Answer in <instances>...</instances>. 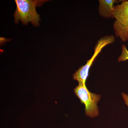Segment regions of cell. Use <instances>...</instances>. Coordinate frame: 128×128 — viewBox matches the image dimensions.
<instances>
[{"mask_svg":"<svg viewBox=\"0 0 128 128\" xmlns=\"http://www.w3.org/2000/svg\"><path fill=\"white\" fill-rule=\"evenodd\" d=\"M46 1L16 0V8L14 14L15 23L20 20L24 25L32 22L35 26H39L40 16L36 11V6H41Z\"/></svg>","mask_w":128,"mask_h":128,"instance_id":"1","label":"cell"},{"mask_svg":"<svg viewBox=\"0 0 128 128\" xmlns=\"http://www.w3.org/2000/svg\"><path fill=\"white\" fill-rule=\"evenodd\" d=\"M74 92L81 103L84 105L85 114L87 116L92 118L99 115L98 104L100 100V95L91 92L83 84H78Z\"/></svg>","mask_w":128,"mask_h":128,"instance_id":"2","label":"cell"},{"mask_svg":"<svg viewBox=\"0 0 128 128\" xmlns=\"http://www.w3.org/2000/svg\"><path fill=\"white\" fill-rule=\"evenodd\" d=\"M113 24L114 34L121 41H128V1H123L114 6Z\"/></svg>","mask_w":128,"mask_h":128,"instance_id":"3","label":"cell"},{"mask_svg":"<svg viewBox=\"0 0 128 128\" xmlns=\"http://www.w3.org/2000/svg\"><path fill=\"white\" fill-rule=\"evenodd\" d=\"M115 41V38L113 35H108L102 37L96 44L93 55L87 60L86 64L80 67L73 75V79L77 81L79 84L86 85V81L89 76L90 68L98 55L105 46L111 44Z\"/></svg>","mask_w":128,"mask_h":128,"instance_id":"4","label":"cell"},{"mask_svg":"<svg viewBox=\"0 0 128 128\" xmlns=\"http://www.w3.org/2000/svg\"><path fill=\"white\" fill-rule=\"evenodd\" d=\"M119 1L116 0H99L98 14L105 18H114V4Z\"/></svg>","mask_w":128,"mask_h":128,"instance_id":"5","label":"cell"},{"mask_svg":"<svg viewBox=\"0 0 128 128\" xmlns=\"http://www.w3.org/2000/svg\"><path fill=\"white\" fill-rule=\"evenodd\" d=\"M128 60V50L126 45H122L121 47V54L118 57V62H124Z\"/></svg>","mask_w":128,"mask_h":128,"instance_id":"6","label":"cell"},{"mask_svg":"<svg viewBox=\"0 0 128 128\" xmlns=\"http://www.w3.org/2000/svg\"><path fill=\"white\" fill-rule=\"evenodd\" d=\"M121 94H122V97L123 98L124 103L128 107V94L124 93V92H122Z\"/></svg>","mask_w":128,"mask_h":128,"instance_id":"7","label":"cell"}]
</instances>
